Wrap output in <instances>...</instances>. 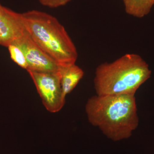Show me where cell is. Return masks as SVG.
I'll use <instances>...</instances> for the list:
<instances>
[{
  "mask_svg": "<svg viewBox=\"0 0 154 154\" xmlns=\"http://www.w3.org/2000/svg\"><path fill=\"white\" fill-rule=\"evenodd\" d=\"M11 58L22 68L27 70L28 63L23 51L17 45L11 44L8 47Z\"/></svg>",
  "mask_w": 154,
  "mask_h": 154,
  "instance_id": "obj_9",
  "label": "cell"
},
{
  "mask_svg": "<svg viewBox=\"0 0 154 154\" xmlns=\"http://www.w3.org/2000/svg\"><path fill=\"white\" fill-rule=\"evenodd\" d=\"M127 14L137 18H142L150 12L154 0H122Z\"/></svg>",
  "mask_w": 154,
  "mask_h": 154,
  "instance_id": "obj_8",
  "label": "cell"
},
{
  "mask_svg": "<svg viewBox=\"0 0 154 154\" xmlns=\"http://www.w3.org/2000/svg\"><path fill=\"white\" fill-rule=\"evenodd\" d=\"M88 121L114 141L131 137L139 124L134 95L96 96L85 105Z\"/></svg>",
  "mask_w": 154,
  "mask_h": 154,
  "instance_id": "obj_1",
  "label": "cell"
},
{
  "mask_svg": "<svg viewBox=\"0 0 154 154\" xmlns=\"http://www.w3.org/2000/svg\"><path fill=\"white\" fill-rule=\"evenodd\" d=\"M0 5H1V4H0Z\"/></svg>",
  "mask_w": 154,
  "mask_h": 154,
  "instance_id": "obj_11",
  "label": "cell"
},
{
  "mask_svg": "<svg viewBox=\"0 0 154 154\" xmlns=\"http://www.w3.org/2000/svg\"><path fill=\"white\" fill-rule=\"evenodd\" d=\"M28 72L46 110L52 113L61 110L65 104L66 96L63 95L61 86L60 72Z\"/></svg>",
  "mask_w": 154,
  "mask_h": 154,
  "instance_id": "obj_4",
  "label": "cell"
},
{
  "mask_svg": "<svg viewBox=\"0 0 154 154\" xmlns=\"http://www.w3.org/2000/svg\"><path fill=\"white\" fill-rule=\"evenodd\" d=\"M13 44L24 53L28 63L27 71L57 73L60 70V67L35 43L28 31Z\"/></svg>",
  "mask_w": 154,
  "mask_h": 154,
  "instance_id": "obj_5",
  "label": "cell"
},
{
  "mask_svg": "<svg viewBox=\"0 0 154 154\" xmlns=\"http://www.w3.org/2000/svg\"><path fill=\"white\" fill-rule=\"evenodd\" d=\"M151 74L148 64L140 56L127 54L112 62L98 66L94 88L98 96L135 95Z\"/></svg>",
  "mask_w": 154,
  "mask_h": 154,
  "instance_id": "obj_2",
  "label": "cell"
},
{
  "mask_svg": "<svg viewBox=\"0 0 154 154\" xmlns=\"http://www.w3.org/2000/svg\"><path fill=\"white\" fill-rule=\"evenodd\" d=\"M27 32L22 14L0 5V45L8 47Z\"/></svg>",
  "mask_w": 154,
  "mask_h": 154,
  "instance_id": "obj_6",
  "label": "cell"
},
{
  "mask_svg": "<svg viewBox=\"0 0 154 154\" xmlns=\"http://www.w3.org/2000/svg\"><path fill=\"white\" fill-rule=\"evenodd\" d=\"M42 5L50 8H57L66 5L72 0H38Z\"/></svg>",
  "mask_w": 154,
  "mask_h": 154,
  "instance_id": "obj_10",
  "label": "cell"
},
{
  "mask_svg": "<svg viewBox=\"0 0 154 154\" xmlns=\"http://www.w3.org/2000/svg\"><path fill=\"white\" fill-rule=\"evenodd\" d=\"M60 72L62 90L63 95L66 97L82 79L84 72L82 69L75 63L65 67L60 68Z\"/></svg>",
  "mask_w": 154,
  "mask_h": 154,
  "instance_id": "obj_7",
  "label": "cell"
},
{
  "mask_svg": "<svg viewBox=\"0 0 154 154\" xmlns=\"http://www.w3.org/2000/svg\"><path fill=\"white\" fill-rule=\"evenodd\" d=\"M25 28L31 38L60 68L75 63L78 54L64 26L55 17L32 10L22 13Z\"/></svg>",
  "mask_w": 154,
  "mask_h": 154,
  "instance_id": "obj_3",
  "label": "cell"
}]
</instances>
